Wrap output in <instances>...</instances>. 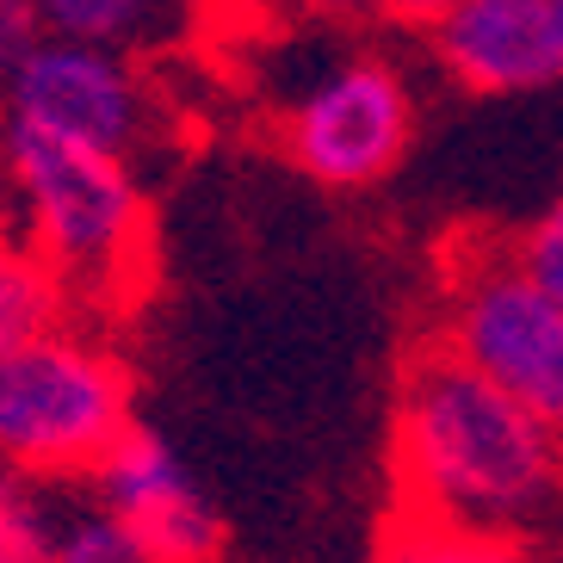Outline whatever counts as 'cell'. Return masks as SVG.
I'll return each mask as SVG.
<instances>
[{"label": "cell", "instance_id": "cell-16", "mask_svg": "<svg viewBox=\"0 0 563 563\" xmlns=\"http://www.w3.org/2000/svg\"><path fill=\"white\" fill-rule=\"evenodd\" d=\"M0 199H7V155H0Z\"/></svg>", "mask_w": 563, "mask_h": 563}, {"label": "cell", "instance_id": "cell-8", "mask_svg": "<svg viewBox=\"0 0 563 563\" xmlns=\"http://www.w3.org/2000/svg\"><path fill=\"white\" fill-rule=\"evenodd\" d=\"M433 56L471 93H539L563 81L551 0H452L433 13Z\"/></svg>", "mask_w": 563, "mask_h": 563}, {"label": "cell", "instance_id": "cell-5", "mask_svg": "<svg viewBox=\"0 0 563 563\" xmlns=\"http://www.w3.org/2000/svg\"><path fill=\"white\" fill-rule=\"evenodd\" d=\"M415 136V106L384 56H329L298 75L285 106V143L322 186H372L402 162Z\"/></svg>", "mask_w": 563, "mask_h": 563}, {"label": "cell", "instance_id": "cell-12", "mask_svg": "<svg viewBox=\"0 0 563 563\" xmlns=\"http://www.w3.org/2000/svg\"><path fill=\"white\" fill-rule=\"evenodd\" d=\"M390 558L397 563H545V551L508 545V539H471V532H446L428 527V520H402L397 539H390Z\"/></svg>", "mask_w": 563, "mask_h": 563}, {"label": "cell", "instance_id": "cell-17", "mask_svg": "<svg viewBox=\"0 0 563 563\" xmlns=\"http://www.w3.org/2000/svg\"><path fill=\"white\" fill-rule=\"evenodd\" d=\"M551 13H558V32H563V0H551Z\"/></svg>", "mask_w": 563, "mask_h": 563}, {"label": "cell", "instance_id": "cell-1", "mask_svg": "<svg viewBox=\"0 0 563 563\" xmlns=\"http://www.w3.org/2000/svg\"><path fill=\"white\" fill-rule=\"evenodd\" d=\"M397 477L428 527L527 551L563 545V433L446 347L421 353L402 378Z\"/></svg>", "mask_w": 563, "mask_h": 563}, {"label": "cell", "instance_id": "cell-6", "mask_svg": "<svg viewBox=\"0 0 563 563\" xmlns=\"http://www.w3.org/2000/svg\"><path fill=\"white\" fill-rule=\"evenodd\" d=\"M0 100H7L0 118L7 131H32L100 155H124L143 131V87L124 68V56L63 44V37H37L32 56L7 75Z\"/></svg>", "mask_w": 563, "mask_h": 563}, {"label": "cell", "instance_id": "cell-18", "mask_svg": "<svg viewBox=\"0 0 563 563\" xmlns=\"http://www.w3.org/2000/svg\"><path fill=\"white\" fill-rule=\"evenodd\" d=\"M545 563H563V545H558V551H545Z\"/></svg>", "mask_w": 563, "mask_h": 563}, {"label": "cell", "instance_id": "cell-19", "mask_svg": "<svg viewBox=\"0 0 563 563\" xmlns=\"http://www.w3.org/2000/svg\"><path fill=\"white\" fill-rule=\"evenodd\" d=\"M378 563H397V558H390V551H378Z\"/></svg>", "mask_w": 563, "mask_h": 563}, {"label": "cell", "instance_id": "cell-7", "mask_svg": "<svg viewBox=\"0 0 563 563\" xmlns=\"http://www.w3.org/2000/svg\"><path fill=\"white\" fill-rule=\"evenodd\" d=\"M93 496L124 520L162 563H211L223 545L211 496L162 433L131 428L93 464Z\"/></svg>", "mask_w": 563, "mask_h": 563}, {"label": "cell", "instance_id": "cell-10", "mask_svg": "<svg viewBox=\"0 0 563 563\" xmlns=\"http://www.w3.org/2000/svg\"><path fill=\"white\" fill-rule=\"evenodd\" d=\"M63 322V279L25 249V235H0V360L37 347Z\"/></svg>", "mask_w": 563, "mask_h": 563}, {"label": "cell", "instance_id": "cell-4", "mask_svg": "<svg viewBox=\"0 0 563 563\" xmlns=\"http://www.w3.org/2000/svg\"><path fill=\"white\" fill-rule=\"evenodd\" d=\"M440 347L563 433V310L514 266V254H477L452 279Z\"/></svg>", "mask_w": 563, "mask_h": 563}, {"label": "cell", "instance_id": "cell-15", "mask_svg": "<svg viewBox=\"0 0 563 563\" xmlns=\"http://www.w3.org/2000/svg\"><path fill=\"white\" fill-rule=\"evenodd\" d=\"M37 37H44V25H37L32 0H0V87H7V75H13L25 56H32Z\"/></svg>", "mask_w": 563, "mask_h": 563}, {"label": "cell", "instance_id": "cell-9", "mask_svg": "<svg viewBox=\"0 0 563 563\" xmlns=\"http://www.w3.org/2000/svg\"><path fill=\"white\" fill-rule=\"evenodd\" d=\"M44 563H162L100 496H44Z\"/></svg>", "mask_w": 563, "mask_h": 563}, {"label": "cell", "instance_id": "cell-13", "mask_svg": "<svg viewBox=\"0 0 563 563\" xmlns=\"http://www.w3.org/2000/svg\"><path fill=\"white\" fill-rule=\"evenodd\" d=\"M0 563H44V496L0 464Z\"/></svg>", "mask_w": 563, "mask_h": 563}, {"label": "cell", "instance_id": "cell-2", "mask_svg": "<svg viewBox=\"0 0 563 563\" xmlns=\"http://www.w3.org/2000/svg\"><path fill=\"white\" fill-rule=\"evenodd\" d=\"M0 155H7V199L25 223V249L51 261L63 285H106L136 261L143 192L124 155L75 150L7 124H0Z\"/></svg>", "mask_w": 563, "mask_h": 563}, {"label": "cell", "instance_id": "cell-3", "mask_svg": "<svg viewBox=\"0 0 563 563\" xmlns=\"http://www.w3.org/2000/svg\"><path fill=\"white\" fill-rule=\"evenodd\" d=\"M131 433L124 365L93 341L44 334L37 347L0 360V464L75 477L93 471Z\"/></svg>", "mask_w": 563, "mask_h": 563}, {"label": "cell", "instance_id": "cell-11", "mask_svg": "<svg viewBox=\"0 0 563 563\" xmlns=\"http://www.w3.org/2000/svg\"><path fill=\"white\" fill-rule=\"evenodd\" d=\"M162 7L150 0H44L37 7V25L44 37H63V44H87V51H124L150 32Z\"/></svg>", "mask_w": 563, "mask_h": 563}, {"label": "cell", "instance_id": "cell-14", "mask_svg": "<svg viewBox=\"0 0 563 563\" xmlns=\"http://www.w3.org/2000/svg\"><path fill=\"white\" fill-rule=\"evenodd\" d=\"M514 266H520V273H527V279L563 310V192L545 205V217H539V223L520 235Z\"/></svg>", "mask_w": 563, "mask_h": 563}]
</instances>
